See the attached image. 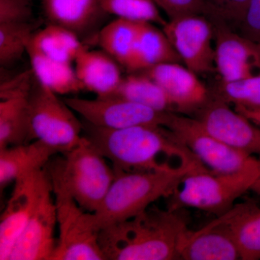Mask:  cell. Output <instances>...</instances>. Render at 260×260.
Returning <instances> with one entry per match:
<instances>
[{
  "instance_id": "obj_1",
  "label": "cell",
  "mask_w": 260,
  "mask_h": 260,
  "mask_svg": "<svg viewBox=\"0 0 260 260\" xmlns=\"http://www.w3.org/2000/svg\"><path fill=\"white\" fill-rule=\"evenodd\" d=\"M82 121L83 136L112 164L115 173L177 167L158 162L160 155L177 159L184 164L200 160L165 126H137L112 129Z\"/></svg>"
},
{
  "instance_id": "obj_2",
  "label": "cell",
  "mask_w": 260,
  "mask_h": 260,
  "mask_svg": "<svg viewBox=\"0 0 260 260\" xmlns=\"http://www.w3.org/2000/svg\"><path fill=\"white\" fill-rule=\"evenodd\" d=\"M186 228L177 211L153 205L135 218L103 228L99 244L106 260L179 259L178 244Z\"/></svg>"
},
{
  "instance_id": "obj_3",
  "label": "cell",
  "mask_w": 260,
  "mask_h": 260,
  "mask_svg": "<svg viewBox=\"0 0 260 260\" xmlns=\"http://www.w3.org/2000/svg\"><path fill=\"white\" fill-rule=\"evenodd\" d=\"M210 171L200 161L145 172L115 173L99 209L93 213L99 231L140 215L160 198H169L191 173Z\"/></svg>"
},
{
  "instance_id": "obj_4",
  "label": "cell",
  "mask_w": 260,
  "mask_h": 260,
  "mask_svg": "<svg viewBox=\"0 0 260 260\" xmlns=\"http://www.w3.org/2000/svg\"><path fill=\"white\" fill-rule=\"evenodd\" d=\"M53 194L70 197L90 213H95L115 179L107 159L86 138L73 149L54 155L44 167Z\"/></svg>"
},
{
  "instance_id": "obj_5",
  "label": "cell",
  "mask_w": 260,
  "mask_h": 260,
  "mask_svg": "<svg viewBox=\"0 0 260 260\" xmlns=\"http://www.w3.org/2000/svg\"><path fill=\"white\" fill-rule=\"evenodd\" d=\"M248 191L260 195V178L247 174H220L210 171L186 176L169 198L168 209L195 208L220 216L232 209Z\"/></svg>"
},
{
  "instance_id": "obj_6",
  "label": "cell",
  "mask_w": 260,
  "mask_h": 260,
  "mask_svg": "<svg viewBox=\"0 0 260 260\" xmlns=\"http://www.w3.org/2000/svg\"><path fill=\"white\" fill-rule=\"evenodd\" d=\"M28 143L39 140L59 153L69 151L83 139L82 119L64 99L35 77L28 94Z\"/></svg>"
},
{
  "instance_id": "obj_7",
  "label": "cell",
  "mask_w": 260,
  "mask_h": 260,
  "mask_svg": "<svg viewBox=\"0 0 260 260\" xmlns=\"http://www.w3.org/2000/svg\"><path fill=\"white\" fill-rule=\"evenodd\" d=\"M168 129L189 149L210 172L247 174L260 178V160L224 143L206 131L195 118L172 114Z\"/></svg>"
},
{
  "instance_id": "obj_8",
  "label": "cell",
  "mask_w": 260,
  "mask_h": 260,
  "mask_svg": "<svg viewBox=\"0 0 260 260\" xmlns=\"http://www.w3.org/2000/svg\"><path fill=\"white\" fill-rule=\"evenodd\" d=\"M54 196L59 236L51 260H106L93 213L85 211L70 197Z\"/></svg>"
},
{
  "instance_id": "obj_9",
  "label": "cell",
  "mask_w": 260,
  "mask_h": 260,
  "mask_svg": "<svg viewBox=\"0 0 260 260\" xmlns=\"http://www.w3.org/2000/svg\"><path fill=\"white\" fill-rule=\"evenodd\" d=\"M83 121L92 125L119 129L137 126H160L167 128L172 113L161 112L141 104L111 95L94 99L64 98Z\"/></svg>"
},
{
  "instance_id": "obj_10",
  "label": "cell",
  "mask_w": 260,
  "mask_h": 260,
  "mask_svg": "<svg viewBox=\"0 0 260 260\" xmlns=\"http://www.w3.org/2000/svg\"><path fill=\"white\" fill-rule=\"evenodd\" d=\"M162 30L184 62L196 74L215 70L214 28L205 15H190L172 19Z\"/></svg>"
},
{
  "instance_id": "obj_11",
  "label": "cell",
  "mask_w": 260,
  "mask_h": 260,
  "mask_svg": "<svg viewBox=\"0 0 260 260\" xmlns=\"http://www.w3.org/2000/svg\"><path fill=\"white\" fill-rule=\"evenodd\" d=\"M49 184L44 169L24 174L14 181L13 191L0 218V259H9L43 191Z\"/></svg>"
},
{
  "instance_id": "obj_12",
  "label": "cell",
  "mask_w": 260,
  "mask_h": 260,
  "mask_svg": "<svg viewBox=\"0 0 260 260\" xmlns=\"http://www.w3.org/2000/svg\"><path fill=\"white\" fill-rule=\"evenodd\" d=\"M208 18L214 28L215 70L221 81H238L260 75L259 46L220 19Z\"/></svg>"
},
{
  "instance_id": "obj_13",
  "label": "cell",
  "mask_w": 260,
  "mask_h": 260,
  "mask_svg": "<svg viewBox=\"0 0 260 260\" xmlns=\"http://www.w3.org/2000/svg\"><path fill=\"white\" fill-rule=\"evenodd\" d=\"M201 125L210 135L251 155H260V126L229 107L218 98L198 112Z\"/></svg>"
},
{
  "instance_id": "obj_14",
  "label": "cell",
  "mask_w": 260,
  "mask_h": 260,
  "mask_svg": "<svg viewBox=\"0 0 260 260\" xmlns=\"http://www.w3.org/2000/svg\"><path fill=\"white\" fill-rule=\"evenodd\" d=\"M56 227V206L50 184L43 191L8 260H51L57 242Z\"/></svg>"
},
{
  "instance_id": "obj_15",
  "label": "cell",
  "mask_w": 260,
  "mask_h": 260,
  "mask_svg": "<svg viewBox=\"0 0 260 260\" xmlns=\"http://www.w3.org/2000/svg\"><path fill=\"white\" fill-rule=\"evenodd\" d=\"M139 72L161 87L178 112H199L211 98L198 75L179 63H164Z\"/></svg>"
},
{
  "instance_id": "obj_16",
  "label": "cell",
  "mask_w": 260,
  "mask_h": 260,
  "mask_svg": "<svg viewBox=\"0 0 260 260\" xmlns=\"http://www.w3.org/2000/svg\"><path fill=\"white\" fill-rule=\"evenodd\" d=\"M34 80L24 74L2 84L0 149L28 143V94Z\"/></svg>"
},
{
  "instance_id": "obj_17",
  "label": "cell",
  "mask_w": 260,
  "mask_h": 260,
  "mask_svg": "<svg viewBox=\"0 0 260 260\" xmlns=\"http://www.w3.org/2000/svg\"><path fill=\"white\" fill-rule=\"evenodd\" d=\"M178 254L179 259H241L232 234L216 219L199 230L186 228L179 238Z\"/></svg>"
},
{
  "instance_id": "obj_18",
  "label": "cell",
  "mask_w": 260,
  "mask_h": 260,
  "mask_svg": "<svg viewBox=\"0 0 260 260\" xmlns=\"http://www.w3.org/2000/svg\"><path fill=\"white\" fill-rule=\"evenodd\" d=\"M41 3L49 24L68 29L83 42L106 14L101 0H41Z\"/></svg>"
},
{
  "instance_id": "obj_19",
  "label": "cell",
  "mask_w": 260,
  "mask_h": 260,
  "mask_svg": "<svg viewBox=\"0 0 260 260\" xmlns=\"http://www.w3.org/2000/svg\"><path fill=\"white\" fill-rule=\"evenodd\" d=\"M77 78L86 90L96 96L115 93L123 77L119 63L103 50H90L85 46L75 61Z\"/></svg>"
},
{
  "instance_id": "obj_20",
  "label": "cell",
  "mask_w": 260,
  "mask_h": 260,
  "mask_svg": "<svg viewBox=\"0 0 260 260\" xmlns=\"http://www.w3.org/2000/svg\"><path fill=\"white\" fill-rule=\"evenodd\" d=\"M217 221L234 238L241 259H260V206L249 200L236 204Z\"/></svg>"
},
{
  "instance_id": "obj_21",
  "label": "cell",
  "mask_w": 260,
  "mask_h": 260,
  "mask_svg": "<svg viewBox=\"0 0 260 260\" xmlns=\"http://www.w3.org/2000/svg\"><path fill=\"white\" fill-rule=\"evenodd\" d=\"M57 154V150L39 140L0 149L1 191L24 174L44 169Z\"/></svg>"
},
{
  "instance_id": "obj_22",
  "label": "cell",
  "mask_w": 260,
  "mask_h": 260,
  "mask_svg": "<svg viewBox=\"0 0 260 260\" xmlns=\"http://www.w3.org/2000/svg\"><path fill=\"white\" fill-rule=\"evenodd\" d=\"M168 62H181L164 30L155 24L140 23L133 55L126 69L139 72Z\"/></svg>"
},
{
  "instance_id": "obj_23",
  "label": "cell",
  "mask_w": 260,
  "mask_h": 260,
  "mask_svg": "<svg viewBox=\"0 0 260 260\" xmlns=\"http://www.w3.org/2000/svg\"><path fill=\"white\" fill-rule=\"evenodd\" d=\"M85 46L74 32L58 25L48 24L32 36L26 54L47 60L73 64Z\"/></svg>"
},
{
  "instance_id": "obj_24",
  "label": "cell",
  "mask_w": 260,
  "mask_h": 260,
  "mask_svg": "<svg viewBox=\"0 0 260 260\" xmlns=\"http://www.w3.org/2000/svg\"><path fill=\"white\" fill-rule=\"evenodd\" d=\"M140 23L116 18L97 32L98 44L103 51L126 68L134 50Z\"/></svg>"
},
{
  "instance_id": "obj_25",
  "label": "cell",
  "mask_w": 260,
  "mask_h": 260,
  "mask_svg": "<svg viewBox=\"0 0 260 260\" xmlns=\"http://www.w3.org/2000/svg\"><path fill=\"white\" fill-rule=\"evenodd\" d=\"M112 95L141 104L161 112H174L170 99L156 82L144 73L123 77L115 93Z\"/></svg>"
},
{
  "instance_id": "obj_26",
  "label": "cell",
  "mask_w": 260,
  "mask_h": 260,
  "mask_svg": "<svg viewBox=\"0 0 260 260\" xmlns=\"http://www.w3.org/2000/svg\"><path fill=\"white\" fill-rule=\"evenodd\" d=\"M35 24L28 23L0 24V64L9 67L20 60L27 53L32 36L37 31Z\"/></svg>"
},
{
  "instance_id": "obj_27",
  "label": "cell",
  "mask_w": 260,
  "mask_h": 260,
  "mask_svg": "<svg viewBox=\"0 0 260 260\" xmlns=\"http://www.w3.org/2000/svg\"><path fill=\"white\" fill-rule=\"evenodd\" d=\"M101 5L106 14L118 18L138 23L158 24L162 26L167 23L153 0H101Z\"/></svg>"
},
{
  "instance_id": "obj_28",
  "label": "cell",
  "mask_w": 260,
  "mask_h": 260,
  "mask_svg": "<svg viewBox=\"0 0 260 260\" xmlns=\"http://www.w3.org/2000/svg\"><path fill=\"white\" fill-rule=\"evenodd\" d=\"M213 96L234 107L260 109V75L238 81H221Z\"/></svg>"
},
{
  "instance_id": "obj_29",
  "label": "cell",
  "mask_w": 260,
  "mask_h": 260,
  "mask_svg": "<svg viewBox=\"0 0 260 260\" xmlns=\"http://www.w3.org/2000/svg\"><path fill=\"white\" fill-rule=\"evenodd\" d=\"M208 17L223 20L233 29L239 28L245 17L250 0H203Z\"/></svg>"
},
{
  "instance_id": "obj_30",
  "label": "cell",
  "mask_w": 260,
  "mask_h": 260,
  "mask_svg": "<svg viewBox=\"0 0 260 260\" xmlns=\"http://www.w3.org/2000/svg\"><path fill=\"white\" fill-rule=\"evenodd\" d=\"M32 0H0V24L32 22Z\"/></svg>"
},
{
  "instance_id": "obj_31",
  "label": "cell",
  "mask_w": 260,
  "mask_h": 260,
  "mask_svg": "<svg viewBox=\"0 0 260 260\" xmlns=\"http://www.w3.org/2000/svg\"><path fill=\"white\" fill-rule=\"evenodd\" d=\"M169 18H179L190 15H208V9L203 0H153Z\"/></svg>"
},
{
  "instance_id": "obj_32",
  "label": "cell",
  "mask_w": 260,
  "mask_h": 260,
  "mask_svg": "<svg viewBox=\"0 0 260 260\" xmlns=\"http://www.w3.org/2000/svg\"><path fill=\"white\" fill-rule=\"evenodd\" d=\"M239 34L260 47V0H250Z\"/></svg>"
},
{
  "instance_id": "obj_33",
  "label": "cell",
  "mask_w": 260,
  "mask_h": 260,
  "mask_svg": "<svg viewBox=\"0 0 260 260\" xmlns=\"http://www.w3.org/2000/svg\"><path fill=\"white\" fill-rule=\"evenodd\" d=\"M234 109L247 118L251 122L260 126V109H247L242 107H234Z\"/></svg>"
}]
</instances>
